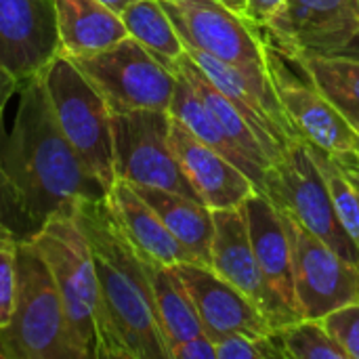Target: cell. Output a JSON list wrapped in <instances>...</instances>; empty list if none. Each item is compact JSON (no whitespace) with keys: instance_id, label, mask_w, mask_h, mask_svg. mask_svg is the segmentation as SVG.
<instances>
[{"instance_id":"1","label":"cell","mask_w":359,"mask_h":359,"mask_svg":"<svg viewBox=\"0 0 359 359\" xmlns=\"http://www.w3.org/2000/svg\"><path fill=\"white\" fill-rule=\"evenodd\" d=\"M2 168L32 229L57 212H74L78 204L107 194L63 135L44 74L19 86L13 128L2 141Z\"/></svg>"},{"instance_id":"2","label":"cell","mask_w":359,"mask_h":359,"mask_svg":"<svg viewBox=\"0 0 359 359\" xmlns=\"http://www.w3.org/2000/svg\"><path fill=\"white\" fill-rule=\"evenodd\" d=\"M97 284V359H168L143 259L118 229L105 198L78 204Z\"/></svg>"},{"instance_id":"3","label":"cell","mask_w":359,"mask_h":359,"mask_svg":"<svg viewBox=\"0 0 359 359\" xmlns=\"http://www.w3.org/2000/svg\"><path fill=\"white\" fill-rule=\"evenodd\" d=\"M15 311L0 328V359H82L65 309L38 250L21 238Z\"/></svg>"},{"instance_id":"4","label":"cell","mask_w":359,"mask_h":359,"mask_svg":"<svg viewBox=\"0 0 359 359\" xmlns=\"http://www.w3.org/2000/svg\"><path fill=\"white\" fill-rule=\"evenodd\" d=\"M44 259L57 284L74 343L82 359H97L99 284L90 242L76 210L48 217L25 238Z\"/></svg>"},{"instance_id":"5","label":"cell","mask_w":359,"mask_h":359,"mask_svg":"<svg viewBox=\"0 0 359 359\" xmlns=\"http://www.w3.org/2000/svg\"><path fill=\"white\" fill-rule=\"evenodd\" d=\"M183 44L210 53L238 67L255 88L280 105L269 76V50L261 27L231 11L221 0H160ZM284 109V107H282Z\"/></svg>"},{"instance_id":"6","label":"cell","mask_w":359,"mask_h":359,"mask_svg":"<svg viewBox=\"0 0 359 359\" xmlns=\"http://www.w3.org/2000/svg\"><path fill=\"white\" fill-rule=\"evenodd\" d=\"M44 82L63 135L105 189H109L116 181V170L107 103L65 55L53 59L44 72Z\"/></svg>"},{"instance_id":"7","label":"cell","mask_w":359,"mask_h":359,"mask_svg":"<svg viewBox=\"0 0 359 359\" xmlns=\"http://www.w3.org/2000/svg\"><path fill=\"white\" fill-rule=\"evenodd\" d=\"M97 88L111 114L164 109L175 95L177 74L151 57L133 36L103 50L69 57Z\"/></svg>"},{"instance_id":"8","label":"cell","mask_w":359,"mask_h":359,"mask_svg":"<svg viewBox=\"0 0 359 359\" xmlns=\"http://www.w3.org/2000/svg\"><path fill=\"white\" fill-rule=\"evenodd\" d=\"M263 194L345 261L359 265V246L339 221L328 185L305 139L292 141L284 156L269 166Z\"/></svg>"},{"instance_id":"9","label":"cell","mask_w":359,"mask_h":359,"mask_svg":"<svg viewBox=\"0 0 359 359\" xmlns=\"http://www.w3.org/2000/svg\"><path fill=\"white\" fill-rule=\"evenodd\" d=\"M116 179L156 187L200 200L185 177L170 145V114L164 109H135L111 114Z\"/></svg>"},{"instance_id":"10","label":"cell","mask_w":359,"mask_h":359,"mask_svg":"<svg viewBox=\"0 0 359 359\" xmlns=\"http://www.w3.org/2000/svg\"><path fill=\"white\" fill-rule=\"evenodd\" d=\"M278 215L290 240L292 280L301 316L324 320L345 305L359 303V265L337 255L290 212L278 208Z\"/></svg>"},{"instance_id":"11","label":"cell","mask_w":359,"mask_h":359,"mask_svg":"<svg viewBox=\"0 0 359 359\" xmlns=\"http://www.w3.org/2000/svg\"><path fill=\"white\" fill-rule=\"evenodd\" d=\"M273 48L286 57L347 55L359 40L358 0H286L267 27Z\"/></svg>"},{"instance_id":"12","label":"cell","mask_w":359,"mask_h":359,"mask_svg":"<svg viewBox=\"0 0 359 359\" xmlns=\"http://www.w3.org/2000/svg\"><path fill=\"white\" fill-rule=\"evenodd\" d=\"M267 50L271 84L299 137L359 170L358 130L311 82L307 84L290 76V72L282 65L278 50L269 42Z\"/></svg>"},{"instance_id":"13","label":"cell","mask_w":359,"mask_h":359,"mask_svg":"<svg viewBox=\"0 0 359 359\" xmlns=\"http://www.w3.org/2000/svg\"><path fill=\"white\" fill-rule=\"evenodd\" d=\"M61 55L53 0H0V63L21 84Z\"/></svg>"},{"instance_id":"14","label":"cell","mask_w":359,"mask_h":359,"mask_svg":"<svg viewBox=\"0 0 359 359\" xmlns=\"http://www.w3.org/2000/svg\"><path fill=\"white\" fill-rule=\"evenodd\" d=\"M189 292L204 332L219 341L229 334H271L276 332L265 313L233 284L223 280L212 267L200 263L172 265Z\"/></svg>"},{"instance_id":"15","label":"cell","mask_w":359,"mask_h":359,"mask_svg":"<svg viewBox=\"0 0 359 359\" xmlns=\"http://www.w3.org/2000/svg\"><path fill=\"white\" fill-rule=\"evenodd\" d=\"M215 219V236L210 250V267L229 284H233L240 292H244L259 309L265 313L273 330L288 326L284 313L267 290L263 273L259 269L248 223L242 210V204L236 208L212 210Z\"/></svg>"},{"instance_id":"16","label":"cell","mask_w":359,"mask_h":359,"mask_svg":"<svg viewBox=\"0 0 359 359\" xmlns=\"http://www.w3.org/2000/svg\"><path fill=\"white\" fill-rule=\"evenodd\" d=\"M242 210L248 223L252 250L269 294L278 303L288 324L303 320L294 294L290 240L276 204L265 194L255 191L242 202Z\"/></svg>"},{"instance_id":"17","label":"cell","mask_w":359,"mask_h":359,"mask_svg":"<svg viewBox=\"0 0 359 359\" xmlns=\"http://www.w3.org/2000/svg\"><path fill=\"white\" fill-rule=\"evenodd\" d=\"M170 145L175 156L210 210L236 208L257 191L252 179L210 145L196 139L179 120L170 116Z\"/></svg>"},{"instance_id":"18","label":"cell","mask_w":359,"mask_h":359,"mask_svg":"<svg viewBox=\"0 0 359 359\" xmlns=\"http://www.w3.org/2000/svg\"><path fill=\"white\" fill-rule=\"evenodd\" d=\"M105 204L128 244L145 261L160 265L196 263L191 252L177 242L158 212L139 196L133 183L116 179L105 194Z\"/></svg>"},{"instance_id":"19","label":"cell","mask_w":359,"mask_h":359,"mask_svg":"<svg viewBox=\"0 0 359 359\" xmlns=\"http://www.w3.org/2000/svg\"><path fill=\"white\" fill-rule=\"evenodd\" d=\"M53 6L65 57L103 50L128 36L122 17L101 0H53Z\"/></svg>"},{"instance_id":"20","label":"cell","mask_w":359,"mask_h":359,"mask_svg":"<svg viewBox=\"0 0 359 359\" xmlns=\"http://www.w3.org/2000/svg\"><path fill=\"white\" fill-rule=\"evenodd\" d=\"M135 189L158 212V217L177 238V242L191 252L196 263L210 267V250L215 236L212 210L206 204L175 191L141 185H135Z\"/></svg>"},{"instance_id":"21","label":"cell","mask_w":359,"mask_h":359,"mask_svg":"<svg viewBox=\"0 0 359 359\" xmlns=\"http://www.w3.org/2000/svg\"><path fill=\"white\" fill-rule=\"evenodd\" d=\"M145 271L149 278L151 294H154V307H156V318L160 332L164 337L168 359L170 349L194 339L200 334H206L200 322V316L196 311V305L185 290L181 278L177 271L168 265L151 263L145 261Z\"/></svg>"},{"instance_id":"22","label":"cell","mask_w":359,"mask_h":359,"mask_svg":"<svg viewBox=\"0 0 359 359\" xmlns=\"http://www.w3.org/2000/svg\"><path fill=\"white\" fill-rule=\"evenodd\" d=\"M175 74H181L194 86V90L202 97V101L215 114L217 122L221 124V128L225 130L229 141L236 145V149L255 168H259L261 172H267L271 166V158H269L265 145L261 143V139L257 137L252 126L246 122V118L238 111V107L206 78V74L198 67V63L187 53L179 59Z\"/></svg>"},{"instance_id":"23","label":"cell","mask_w":359,"mask_h":359,"mask_svg":"<svg viewBox=\"0 0 359 359\" xmlns=\"http://www.w3.org/2000/svg\"><path fill=\"white\" fill-rule=\"evenodd\" d=\"M168 114L175 120H179L196 139H200L202 143L210 145L215 151H219L229 162H233L240 170H244L252 179L257 191L263 194V189H265V172H261L259 168H255L236 149V145L229 141V137L225 135V130L217 122L215 114L208 109V105L202 101V97L194 90V86L181 74H177V86H175L172 101L168 105Z\"/></svg>"},{"instance_id":"24","label":"cell","mask_w":359,"mask_h":359,"mask_svg":"<svg viewBox=\"0 0 359 359\" xmlns=\"http://www.w3.org/2000/svg\"><path fill=\"white\" fill-rule=\"evenodd\" d=\"M309 82L359 133V57L303 55L297 57Z\"/></svg>"},{"instance_id":"25","label":"cell","mask_w":359,"mask_h":359,"mask_svg":"<svg viewBox=\"0 0 359 359\" xmlns=\"http://www.w3.org/2000/svg\"><path fill=\"white\" fill-rule=\"evenodd\" d=\"M128 36H133L151 57L175 72L185 55V44L175 29L160 0H135L120 13Z\"/></svg>"},{"instance_id":"26","label":"cell","mask_w":359,"mask_h":359,"mask_svg":"<svg viewBox=\"0 0 359 359\" xmlns=\"http://www.w3.org/2000/svg\"><path fill=\"white\" fill-rule=\"evenodd\" d=\"M307 147L328 185L339 221L359 246V170L309 141Z\"/></svg>"},{"instance_id":"27","label":"cell","mask_w":359,"mask_h":359,"mask_svg":"<svg viewBox=\"0 0 359 359\" xmlns=\"http://www.w3.org/2000/svg\"><path fill=\"white\" fill-rule=\"evenodd\" d=\"M288 359H349L322 320H299L276 330Z\"/></svg>"},{"instance_id":"28","label":"cell","mask_w":359,"mask_h":359,"mask_svg":"<svg viewBox=\"0 0 359 359\" xmlns=\"http://www.w3.org/2000/svg\"><path fill=\"white\" fill-rule=\"evenodd\" d=\"M19 244L21 236L0 219V328H6L17 299L19 280Z\"/></svg>"},{"instance_id":"29","label":"cell","mask_w":359,"mask_h":359,"mask_svg":"<svg viewBox=\"0 0 359 359\" xmlns=\"http://www.w3.org/2000/svg\"><path fill=\"white\" fill-rule=\"evenodd\" d=\"M215 349L217 359H288L276 332L261 337L229 334L215 341Z\"/></svg>"},{"instance_id":"30","label":"cell","mask_w":359,"mask_h":359,"mask_svg":"<svg viewBox=\"0 0 359 359\" xmlns=\"http://www.w3.org/2000/svg\"><path fill=\"white\" fill-rule=\"evenodd\" d=\"M322 322L334 341L345 349L347 358L359 359V303L345 305L328 313Z\"/></svg>"},{"instance_id":"31","label":"cell","mask_w":359,"mask_h":359,"mask_svg":"<svg viewBox=\"0 0 359 359\" xmlns=\"http://www.w3.org/2000/svg\"><path fill=\"white\" fill-rule=\"evenodd\" d=\"M4 107H6V103L0 101V219L4 223H8L21 238H27L34 229L27 223V219L23 217V212L19 210V204L15 200V194H13L11 183H8V179L4 175V168H2V141H4L2 118H4Z\"/></svg>"},{"instance_id":"32","label":"cell","mask_w":359,"mask_h":359,"mask_svg":"<svg viewBox=\"0 0 359 359\" xmlns=\"http://www.w3.org/2000/svg\"><path fill=\"white\" fill-rule=\"evenodd\" d=\"M286 0H244V17L261 27V29H267L273 19L282 13Z\"/></svg>"},{"instance_id":"33","label":"cell","mask_w":359,"mask_h":359,"mask_svg":"<svg viewBox=\"0 0 359 359\" xmlns=\"http://www.w3.org/2000/svg\"><path fill=\"white\" fill-rule=\"evenodd\" d=\"M170 359H217L215 341L208 334L194 337L170 349Z\"/></svg>"},{"instance_id":"34","label":"cell","mask_w":359,"mask_h":359,"mask_svg":"<svg viewBox=\"0 0 359 359\" xmlns=\"http://www.w3.org/2000/svg\"><path fill=\"white\" fill-rule=\"evenodd\" d=\"M19 82L2 67V63H0V101H4V103H8L11 99H13V95L15 93H19Z\"/></svg>"},{"instance_id":"35","label":"cell","mask_w":359,"mask_h":359,"mask_svg":"<svg viewBox=\"0 0 359 359\" xmlns=\"http://www.w3.org/2000/svg\"><path fill=\"white\" fill-rule=\"evenodd\" d=\"M101 2H103L105 6H109L111 11H116V13L120 15V13H122V11H124V8H126V6H128L130 2H135V0H101Z\"/></svg>"},{"instance_id":"36","label":"cell","mask_w":359,"mask_h":359,"mask_svg":"<svg viewBox=\"0 0 359 359\" xmlns=\"http://www.w3.org/2000/svg\"><path fill=\"white\" fill-rule=\"evenodd\" d=\"M225 6H229L231 11H236V13H240V15H244V0H221Z\"/></svg>"},{"instance_id":"37","label":"cell","mask_w":359,"mask_h":359,"mask_svg":"<svg viewBox=\"0 0 359 359\" xmlns=\"http://www.w3.org/2000/svg\"><path fill=\"white\" fill-rule=\"evenodd\" d=\"M358 135H359V133H358Z\"/></svg>"},{"instance_id":"38","label":"cell","mask_w":359,"mask_h":359,"mask_svg":"<svg viewBox=\"0 0 359 359\" xmlns=\"http://www.w3.org/2000/svg\"><path fill=\"white\" fill-rule=\"evenodd\" d=\"M358 2H359V0H358Z\"/></svg>"}]
</instances>
